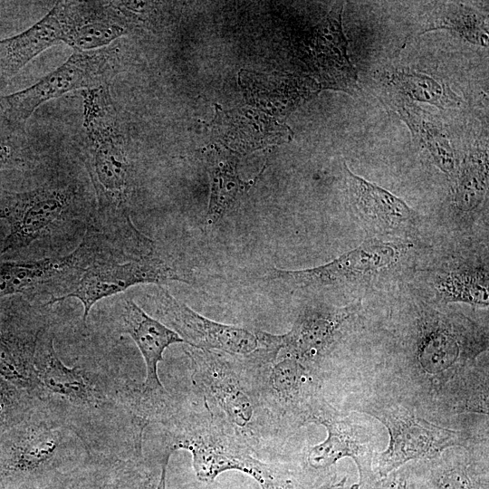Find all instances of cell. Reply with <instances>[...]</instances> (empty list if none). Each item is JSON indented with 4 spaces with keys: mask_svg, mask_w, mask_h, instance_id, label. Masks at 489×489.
<instances>
[{
    "mask_svg": "<svg viewBox=\"0 0 489 489\" xmlns=\"http://www.w3.org/2000/svg\"><path fill=\"white\" fill-rule=\"evenodd\" d=\"M34 369L40 384L37 400L91 455L139 459L149 405L142 388L118 363L86 355L65 365L49 327L40 336Z\"/></svg>",
    "mask_w": 489,
    "mask_h": 489,
    "instance_id": "1",
    "label": "cell"
},
{
    "mask_svg": "<svg viewBox=\"0 0 489 489\" xmlns=\"http://www.w3.org/2000/svg\"><path fill=\"white\" fill-rule=\"evenodd\" d=\"M85 165L97 201L94 226L131 259L154 254L153 241L130 217L132 173L110 87L82 91Z\"/></svg>",
    "mask_w": 489,
    "mask_h": 489,
    "instance_id": "2",
    "label": "cell"
},
{
    "mask_svg": "<svg viewBox=\"0 0 489 489\" xmlns=\"http://www.w3.org/2000/svg\"><path fill=\"white\" fill-rule=\"evenodd\" d=\"M90 455L38 401L26 418L0 433V489H48Z\"/></svg>",
    "mask_w": 489,
    "mask_h": 489,
    "instance_id": "3",
    "label": "cell"
},
{
    "mask_svg": "<svg viewBox=\"0 0 489 489\" xmlns=\"http://www.w3.org/2000/svg\"><path fill=\"white\" fill-rule=\"evenodd\" d=\"M117 43L77 51L60 67L32 86L3 97L2 113L11 121H25L42 104L77 90L109 86L120 68Z\"/></svg>",
    "mask_w": 489,
    "mask_h": 489,
    "instance_id": "4",
    "label": "cell"
},
{
    "mask_svg": "<svg viewBox=\"0 0 489 489\" xmlns=\"http://www.w3.org/2000/svg\"><path fill=\"white\" fill-rule=\"evenodd\" d=\"M160 461L168 463L176 449L188 450L198 480L211 482L225 471H240L252 476L262 489H296L297 481L290 472L269 465L240 446L232 437L216 429L197 434L168 430Z\"/></svg>",
    "mask_w": 489,
    "mask_h": 489,
    "instance_id": "5",
    "label": "cell"
},
{
    "mask_svg": "<svg viewBox=\"0 0 489 489\" xmlns=\"http://www.w3.org/2000/svg\"><path fill=\"white\" fill-rule=\"evenodd\" d=\"M388 430V448L373 456L377 478L398 470L408 461L434 459L446 448L464 445L460 432L436 426L400 405H377L367 409Z\"/></svg>",
    "mask_w": 489,
    "mask_h": 489,
    "instance_id": "6",
    "label": "cell"
},
{
    "mask_svg": "<svg viewBox=\"0 0 489 489\" xmlns=\"http://www.w3.org/2000/svg\"><path fill=\"white\" fill-rule=\"evenodd\" d=\"M104 255L96 258L82 272L68 292L52 297L44 305L75 298L83 306L82 323L86 325L89 313L97 302L129 287L168 281L189 283L183 273L154 254L125 262Z\"/></svg>",
    "mask_w": 489,
    "mask_h": 489,
    "instance_id": "7",
    "label": "cell"
},
{
    "mask_svg": "<svg viewBox=\"0 0 489 489\" xmlns=\"http://www.w3.org/2000/svg\"><path fill=\"white\" fill-rule=\"evenodd\" d=\"M486 346L487 338L465 317L431 312L419 320L416 360L426 375L447 379Z\"/></svg>",
    "mask_w": 489,
    "mask_h": 489,
    "instance_id": "8",
    "label": "cell"
},
{
    "mask_svg": "<svg viewBox=\"0 0 489 489\" xmlns=\"http://www.w3.org/2000/svg\"><path fill=\"white\" fill-rule=\"evenodd\" d=\"M47 316L24 299L0 300V376L37 399L40 384L34 357Z\"/></svg>",
    "mask_w": 489,
    "mask_h": 489,
    "instance_id": "9",
    "label": "cell"
},
{
    "mask_svg": "<svg viewBox=\"0 0 489 489\" xmlns=\"http://www.w3.org/2000/svg\"><path fill=\"white\" fill-rule=\"evenodd\" d=\"M74 194L69 187H43L11 195L0 202V219L9 232L0 256L26 248L62 221L71 211Z\"/></svg>",
    "mask_w": 489,
    "mask_h": 489,
    "instance_id": "10",
    "label": "cell"
},
{
    "mask_svg": "<svg viewBox=\"0 0 489 489\" xmlns=\"http://www.w3.org/2000/svg\"><path fill=\"white\" fill-rule=\"evenodd\" d=\"M156 305L160 321L196 349L244 356L266 351L263 331L212 321L177 300L161 286H158Z\"/></svg>",
    "mask_w": 489,
    "mask_h": 489,
    "instance_id": "11",
    "label": "cell"
},
{
    "mask_svg": "<svg viewBox=\"0 0 489 489\" xmlns=\"http://www.w3.org/2000/svg\"><path fill=\"white\" fill-rule=\"evenodd\" d=\"M399 254L398 245L369 239L323 265L302 270L272 268L268 273L270 278L292 286L320 289L370 277L394 264Z\"/></svg>",
    "mask_w": 489,
    "mask_h": 489,
    "instance_id": "12",
    "label": "cell"
},
{
    "mask_svg": "<svg viewBox=\"0 0 489 489\" xmlns=\"http://www.w3.org/2000/svg\"><path fill=\"white\" fill-rule=\"evenodd\" d=\"M327 430V438L312 446L307 455L308 465L315 471L330 469L343 457H350L357 465L359 482L353 489H365L377 479L373 471L374 452L367 429L349 417H317L314 419Z\"/></svg>",
    "mask_w": 489,
    "mask_h": 489,
    "instance_id": "13",
    "label": "cell"
},
{
    "mask_svg": "<svg viewBox=\"0 0 489 489\" xmlns=\"http://www.w3.org/2000/svg\"><path fill=\"white\" fill-rule=\"evenodd\" d=\"M119 329L134 340L144 359L146 379L141 386L143 395L153 402L167 401L168 394L158 378V366L163 360L166 349L174 343L184 342L183 339L128 298H124L120 304Z\"/></svg>",
    "mask_w": 489,
    "mask_h": 489,
    "instance_id": "14",
    "label": "cell"
},
{
    "mask_svg": "<svg viewBox=\"0 0 489 489\" xmlns=\"http://www.w3.org/2000/svg\"><path fill=\"white\" fill-rule=\"evenodd\" d=\"M66 24V44L77 51L100 49L127 33L132 22L127 3L105 1L62 2Z\"/></svg>",
    "mask_w": 489,
    "mask_h": 489,
    "instance_id": "15",
    "label": "cell"
},
{
    "mask_svg": "<svg viewBox=\"0 0 489 489\" xmlns=\"http://www.w3.org/2000/svg\"><path fill=\"white\" fill-rule=\"evenodd\" d=\"M93 254L91 243L83 238L72 253L62 257L0 262V300L37 292L43 288L55 286L75 273L80 275Z\"/></svg>",
    "mask_w": 489,
    "mask_h": 489,
    "instance_id": "16",
    "label": "cell"
},
{
    "mask_svg": "<svg viewBox=\"0 0 489 489\" xmlns=\"http://www.w3.org/2000/svg\"><path fill=\"white\" fill-rule=\"evenodd\" d=\"M360 302L345 307L314 306L302 311L292 330L281 335L282 348L294 359H313L326 351L344 324L360 309Z\"/></svg>",
    "mask_w": 489,
    "mask_h": 489,
    "instance_id": "17",
    "label": "cell"
},
{
    "mask_svg": "<svg viewBox=\"0 0 489 489\" xmlns=\"http://www.w3.org/2000/svg\"><path fill=\"white\" fill-rule=\"evenodd\" d=\"M349 198L356 213L381 233H394L413 225L417 214L401 198L352 173L345 166Z\"/></svg>",
    "mask_w": 489,
    "mask_h": 489,
    "instance_id": "18",
    "label": "cell"
},
{
    "mask_svg": "<svg viewBox=\"0 0 489 489\" xmlns=\"http://www.w3.org/2000/svg\"><path fill=\"white\" fill-rule=\"evenodd\" d=\"M67 42L62 2L57 3L40 21L16 35L0 40V79L13 78L46 49Z\"/></svg>",
    "mask_w": 489,
    "mask_h": 489,
    "instance_id": "19",
    "label": "cell"
},
{
    "mask_svg": "<svg viewBox=\"0 0 489 489\" xmlns=\"http://www.w3.org/2000/svg\"><path fill=\"white\" fill-rule=\"evenodd\" d=\"M342 5H337L315 34L313 55L326 87L352 92L357 74L347 55V41L341 28Z\"/></svg>",
    "mask_w": 489,
    "mask_h": 489,
    "instance_id": "20",
    "label": "cell"
},
{
    "mask_svg": "<svg viewBox=\"0 0 489 489\" xmlns=\"http://www.w3.org/2000/svg\"><path fill=\"white\" fill-rule=\"evenodd\" d=\"M186 352L203 387L232 422L244 427L253 416V404L237 380L231 376L232 371L227 365L210 350L194 348Z\"/></svg>",
    "mask_w": 489,
    "mask_h": 489,
    "instance_id": "21",
    "label": "cell"
},
{
    "mask_svg": "<svg viewBox=\"0 0 489 489\" xmlns=\"http://www.w3.org/2000/svg\"><path fill=\"white\" fill-rule=\"evenodd\" d=\"M139 459L91 455L48 489H139L144 482Z\"/></svg>",
    "mask_w": 489,
    "mask_h": 489,
    "instance_id": "22",
    "label": "cell"
},
{
    "mask_svg": "<svg viewBox=\"0 0 489 489\" xmlns=\"http://www.w3.org/2000/svg\"><path fill=\"white\" fill-rule=\"evenodd\" d=\"M395 104L400 118L411 130L415 142L425 147L435 164L455 180L459 171L458 160L442 125L411 101H397Z\"/></svg>",
    "mask_w": 489,
    "mask_h": 489,
    "instance_id": "23",
    "label": "cell"
},
{
    "mask_svg": "<svg viewBox=\"0 0 489 489\" xmlns=\"http://www.w3.org/2000/svg\"><path fill=\"white\" fill-rule=\"evenodd\" d=\"M211 196L206 214L208 225H217L251 187L252 182L243 181L233 158L216 154L209 158Z\"/></svg>",
    "mask_w": 489,
    "mask_h": 489,
    "instance_id": "24",
    "label": "cell"
},
{
    "mask_svg": "<svg viewBox=\"0 0 489 489\" xmlns=\"http://www.w3.org/2000/svg\"><path fill=\"white\" fill-rule=\"evenodd\" d=\"M388 86L393 91L398 101H417L427 102L439 108L459 106L461 98L448 86L433 78L408 71H392L385 75Z\"/></svg>",
    "mask_w": 489,
    "mask_h": 489,
    "instance_id": "25",
    "label": "cell"
},
{
    "mask_svg": "<svg viewBox=\"0 0 489 489\" xmlns=\"http://www.w3.org/2000/svg\"><path fill=\"white\" fill-rule=\"evenodd\" d=\"M435 286L445 302L488 306V273L484 268L459 267L443 272L436 276Z\"/></svg>",
    "mask_w": 489,
    "mask_h": 489,
    "instance_id": "26",
    "label": "cell"
},
{
    "mask_svg": "<svg viewBox=\"0 0 489 489\" xmlns=\"http://www.w3.org/2000/svg\"><path fill=\"white\" fill-rule=\"evenodd\" d=\"M436 29H449L473 43L488 45L487 18L463 4L447 3L436 9L423 32Z\"/></svg>",
    "mask_w": 489,
    "mask_h": 489,
    "instance_id": "27",
    "label": "cell"
},
{
    "mask_svg": "<svg viewBox=\"0 0 489 489\" xmlns=\"http://www.w3.org/2000/svg\"><path fill=\"white\" fill-rule=\"evenodd\" d=\"M487 153L470 156L455 179V201L463 211L475 208L483 201L488 187Z\"/></svg>",
    "mask_w": 489,
    "mask_h": 489,
    "instance_id": "28",
    "label": "cell"
},
{
    "mask_svg": "<svg viewBox=\"0 0 489 489\" xmlns=\"http://www.w3.org/2000/svg\"><path fill=\"white\" fill-rule=\"evenodd\" d=\"M434 489H488L487 469L462 460H444L429 468Z\"/></svg>",
    "mask_w": 489,
    "mask_h": 489,
    "instance_id": "29",
    "label": "cell"
},
{
    "mask_svg": "<svg viewBox=\"0 0 489 489\" xmlns=\"http://www.w3.org/2000/svg\"><path fill=\"white\" fill-rule=\"evenodd\" d=\"M38 400L0 376V433L26 418Z\"/></svg>",
    "mask_w": 489,
    "mask_h": 489,
    "instance_id": "30",
    "label": "cell"
},
{
    "mask_svg": "<svg viewBox=\"0 0 489 489\" xmlns=\"http://www.w3.org/2000/svg\"><path fill=\"white\" fill-rule=\"evenodd\" d=\"M304 369L294 358L278 362L271 375L272 387L281 398H292L302 385Z\"/></svg>",
    "mask_w": 489,
    "mask_h": 489,
    "instance_id": "31",
    "label": "cell"
},
{
    "mask_svg": "<svg viewBox=\"0 0 489 489\" xmlns=\"http://www.w3.org/2000/svg\"><path fill=\"white\" fill-rule=\"evenodd\" d=\"M366 489H415V483L410 471L400 467L384 477L377 478Z\"/></svg>",
    "mask_w": 489,
    "mask_h": 489,
    "instance_id": "32",
    "label": "cell"
},
{
    "mask_svg": "<svg viewBox=\"0 0 489 489\" xmlns=\"http://www.w3.org/2000/svg\"><path fill=\"white\" fill-rule=\"evenodd\" d=\"M22 162L16 150L7 142L0 140V170L18 167Z\"/></svg>",
    "mask_w": 489,
    "mask_h": 489,
    "instance_id": "33",
    "label": "cell"
},
{
    "mask_svg": "<svg viewBox=\"0 0 489 489\" xmlns=\"http://www.w3.org/2000/svg\"><path fill=\"white\" fill-rule=\"evenodd\" d=\"M165 482L161 479V475L158 478L148 476L139 489H165Z\"/></svg>",
    "mask_w": 489,
    "mask_h": 489,
    "instance_id": "34",
    "label": "cell"
},
{
    "mask_svg": "<svg viewBox=\"0 0 489 489\" xmlns=\"http://www.w3.org/2000/svg\"><path fill=\"white\" fill-rule=\"evenodd\" d=\"M330 489H346L345 488V479H343L342 481H340L338 483L332 484L330 486ZM350 489H353V488L350 487Z\"/></svg>",
    "mask_w": 489,
    "mask_h": 489,
    "instance_id": "35",
    "label": "cell"
},
{
    "mask_svg": "<svg viewBox=\"0 0 489 489\" xmlns=\"http://www.w3.org/2000/svg\"><path fill=\"white\" fill-rule=\"evenodd\" d=\"M330 486H331V484H326V485H322V486L316 487V488H313V489H330Z\"/></svg>",
    "mask_w": 489,
    "mask_h": 489,
    "instance_id": "36",
    "label": "cell"
},
{
    "mask_svg": "<svg viewBox=\"0 0 489 489\" xmlns=\"http://www.w3.org/2000/svg\"><path fill=\"white\" fill-rule=\"evenodd\" d=\"M3 111V97L0 96V112L2 113Z\"/></svg>",
    "mask_w": 489,
    "mask_h": 489,
    "instance_id": "37",
    "label": "cell"
}]
</instances>
